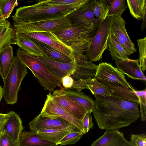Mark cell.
Listing matches in <instances>:
<instances>
[{
  "label": "cell",
  "mask_w": 146,
  "mask_h": 146,
  "mask_svg": "<svg viewBox=\"0 0 146 146\" xmlns=\"http://www.w3.org/2000/svg\"><path fill=\"white\" fill-rule=\"evenodd\" d=\"M94 96L92 112L101 129L118 130L135 121L139 116L138 102L112 96Z\"/></svg>",
  "instance_id": "1"
},
{
  "label": "cell",
  "mask_w": 146,
  "mask_h": 146,
  "mask_svg": "<svg viewBox=\"0 0 146 146\" xmlns=\"http://www.w3.org/2000/svg\"><path fill=\"white\" fill-rule=\"evenodd\" d=\"M79 8L73 5H48L38 3L17 8L13 16L24 21H36L66 16Z\"/></svg>",
  "instance_id": "2"
},
{
  "label": "cell",
  "mask_w": 146,
  "mask_h": 146,
  "mask_svg": "<svg viewBox=\"0 0 146 146\" xmlns=\"http://www.w3.org/2000/svg\"><path fill=\"white\" fill-rule=\"evenodd\" d=\"M16 54L21 62L31 71L44 90L51 92L56 87L60 89L63 88L61 79L50 72L37 56L20 48L17 50Z\"/></svg>",
  "instance_id": "3"
},
{
  "label": "cell",
  "mask_w": 146,
  "mask_h": 146,
  "mask_svg": "<svg viewBox=\"0 0 146 146\" xmlns=\"http://www.w3.org/2000/svg\"><path fill=\"white\" fill-rule=\"evenodd\" d=\"M95 27L94 25L86 26L71 25L53 33L62 42L70 47L73 53L83 54Z\"/></svg>",
  "instance_id": "4"
},
{
  "label": "cell",
  "mask_w": 146,
  "mask_h": 146,
  "mask_svg": "<svg viewBox=\"0 0 146 146\" xmlns=\"http://www.w3.org/2000/svg\"><path fill=\"white\" fill-rule=\"evenodd\" d=\"M11 17L15 32L21 34L37 32L54 33L72 25L67 16L33 22L24 21L13 15Z\"/></svg>",
  "instance_id": "5"
},
{
  "label": "cell",
  "mask_w": 146,
  "mask_h": 146,
  "mask_svg": "<svg viewBox=\"0 0 146 146\" xmlns=\"http://www.w3.org/2000/svg\"><path fill=\"white\" fill-rule=\"evenodd\" d=\"M28 74L26 66L17 55L15 56L10 70L3 80V97L7 104L17 103L21 82Z\"/></svg>",
  "instance_id": "6"
},
{
  "label": "cell",
  "mask_w": 146,
  "mask_h": 146,
  "mask_svg": "<svg viewBox=\"0 0 146 146\" xmlns=\"http://www.w3.org/2000/svg\"><path fill=\"white\" fill-rule=\"evenodd\" d=\"M73 59L76 63L75 72L70 76L73 80L70 89L82 91L88 89L87 84L95 78L97 66L89 61L85 55L81 53H73Z\"/></svg>",
  "instance_id": "7"
},
{
  "label": "cell",
  "mask_w": 146,
  "mask_h": 146,
  "mask_svg": "<svg viewBox=\"0 0 146 146\" xmlns=\"http://www.w3.org/2000/svg\"><path fill=\"white\" fill-rule=\"evenodd\" d=\"M111 17L100 22L97 31L91 37L86 50L85 56L92 62L99 61L105 50L108 49L107 41L110 32Z\"/></svg>",
  "instance_id": "8"
},
{
  "label": "cell",
  "mask_w": 146,
  "mask_h": 146,
  "mask_svg": "<svg viewBox=\"0 0 146 146\" xmlns=\"http://www.w3.org/2000/svg\"><path fill=\"white\" fill-rule=\"evenodd\" d=\"M40 113L42 117L64 119L80 130L85 132L82 121L76 118L61 107L53 100L50 93L47 96Z\"/></svg>",
  "instance_id": "9"
},
{
  "label": "cell",
  "mask_w": 146,
  "mask_h": 146,
  "mask_svg": "<svg viewBox=\"0 0 146 146\" xmlns=\"http://www.w3.org/2000/svg\"><path fill=\"white\" fill-rule=\"evenodd\" d=\"M29 124L30 131L33 133L48 129H62L71 132L80 131L64 119L60 118L51 119L42 117L40 113Z\"/></svg>",
  "instance_id": "10"
},
{
  "label": "cell",
  "mask_w": 146,
  "mask_h": 146,
  "mask_svg": "<svg viewBox=\"0 0 146 146\" xmlns=\"http://www.w3.org/2000/svg\"><path fill=\"white\" fill-rule=\"evenodd\" d=\"M95 78L98 81L118 84L127 88H133L127 82L124 74L110 64L106 62L100 63L97 66Z\"/></svg>",
  "instance_id": "11"
},
{
  "label": "cell",
  "mask_w": 146,
  "mask_h": 146,
  "mask_svg": "<svg viewBox=\"0 0 146 146\" xmlns=\"http://www.w3.org/2000/svg\"><path fill=\"white\" fill-rule=\"evenodd\" d=\"M126 22L121 16L111 17L110 31L115 35L127 55L137 52L136 49L126 31Z\"/></svg>",
  "instance_id": "12"
},
{
  "label": "cell",
  "mask_w": 146,
  "mask_h": 146,
  "mask_svg": "<svg viewBox=\"0 0 146 146\" xmlns=\"http://www.w3.org/2000/svg\"><path fill=\"white\" fill-rule=\"evenodd\" d=\"M95 0L90 1L80 7L71 13L67 16L71 24L77 26H86L94 25L98 26L100 22L95 18L93 9Z\"/></svg>",
  "instance_id": "13"
},
{
  "label": "cell",
  "mask_w": 146,
  "mask_h": 146,
  "mask_svg": "<svg viewBox=\"0 0 146 146\" xmlns=\"http://www.w3.org/2000/svg\"><path fill=\"white\" fill-rule=\"evenodd\" d=\"M20 34V33H19ZM23 35L33 41L44 44L70 58H74L72 49L60 41L53 33L37 32L26 33Z\"/></svg>",
  "instance_id": "14"
},
{
  "label": "cell",
  "mask_w": 146,
  "mask_h": 146,
  "mask_svg": "<svg viewBox=\"0 0 146 146\" xmlns=\"http://www.w3.org/2000/svg\"><path fill=\"white\" fill-rule=\"evenodd\" d=\"M52 96L59 105L78 120L82 121L88 112L84 108L61 93L59 90L54 91Z\"/></svg>",
  "instance_id": "15"
},
{
  "label": "cell",
  "mask_w": 146,
  "mask_h": 146,
  "mask_svg": "<svg viewBox=\"0 0 146 146\" xmlns=\"http://www.w3.org/2000/svg\"><path fill=\"white\" fill-rule=\"evenodd\" d=\"M37 57L50 72L61 79L66 76H71L75 70L76 63L74 59L70 62L66 63L55 61L47 56Z\"/></svg>",
  "instance_id": "16"
},
{
  "label": "cell",
  "mask_w": 146,
  "mask_h": 146,
  "mask_svg": "<svg viewBox=\"0 0 146 146\" xmlns=\"http://www.w3.org/2000/svg\"><path fill=\"white\" fill-rule=\"evenodd\" d=\"M7 114L5 121L2 127V130L14 141H19L24 129L21 119L19 115L12 111Z\"/></svg>",
  "instance_id": "17"
},
{
  "label": "cell",
  "mask_w": 146,
  "mask_h": 146,
  "mask_svg": "<svg viewBox=\"0 0 146 146\" xmlns=\"http://www.w3.org/2000/svg\"><path fill=\"white\" fill-rule=\"evenodd\" d=\"M90 146H134L118 130H106L104 134Z\"/></svg>",
  "instance_id": "18"
},
{
  "label": "cell",
  "mask_w": 146,
  "mask_h": 146,
  "mask_svg": "<svg viewBox=\"0 0 146 146\" xmlns=\"http://www.w3.org/2000/svg\"><path fill=\"white\" fill-rule=\"evenodd\" d=\"M115 63L116 68L129 78L146 81V77L141 70L138 59L120 60L115 61Z\"/></svg>",
  "instance_id": "19"
},
{
  "label": "cell",
  "mask_w": 146,
  "mask_h": 146,
  "mask_svg": "<svg viewBox=\"0 0 146 146\" xmlns=\"http://www.w3.org/2000/svg\"><path fill=\"white\" fill-rule=\"evenodd\" d=\"M59 90L61 93L84 108L87 112H92L93 111L94 101L82 91L65 89L63 87Z\"/></svg>",
  "instance_id": "20"
},
{
  "label": "cell",
  "mask_w": 146,
  "mask_h": 146,
  "mask_svg": "<svg viewBox=\"0 0 146 146\" xmlns=\"http://www.w3.org/2000/svg\"><path fill=\"white\" fill-rule=\"evenodd\" d=\"M15 40L19 48L29 53L36 56H47L36 43L26 36L16 32Z\"/></svg>",
  "instance_id": "21"
},
{
  "label": "cell",
  "mask_w": 146,
  "mask_h": 146,
  "mask_svg": "<svg viewBox=\"0 0 146 146\" xmlns=\"http://www.w3.org/2000/svg\"><path fill=\"white\" fill-rule=\"evenodd\" d=\"M100 82L114 91L111 94V96L139 102L138 97L134 92L135 89L134 88H127L119 84L102 81H100Z\"/></svg>",
  "instance_id": "22"
},
{
  "label": "cell",
  "mask_w": 146,
  "mask_h": 146,
  "mask_svg": "<svg viewBox=\"0 0 146 146\" xmlns=\"http://www.w3.org/2000/svg\"><path fill=\"white\" fill-rule=\"evenodd\" d=\"M107 45L112 58L115 61L120 60H127L129 59L114 35L110 31L108 40Z\"/></svg>",
  "instance_id": "23"
},
{
  "label": "cell",
  "mask_w": 146,
  "mask_h": 146,
  "mask_svg": "<svg viewBox=\"0 0 146 146\" xmlns=\"http://www.w3.org/2000/svg\"><path fill=\"white\" fill-rule=\"evenodd\" d=\"M20 146H55L52 142L41 139L35 133L30 131L22 132L19 138Z\"/></svg>",
  "instance_id": "24"
},
{
  "label": "cell",
  "mask_w": 146,
  "mask_h": 146,
  "mask_svg": "<svg viewBox=\"0 0 146 146\" xmlns=\"http://www.w3.org/2000/svg\"><path fill=\"white\" fill-rule=\"evenodd\" d=\"M14 56L13 48L11 45L4 48L0 52V75L4 79L13 64Z\"/></svg>",
  "instance_id": "25"
},
{
  "label": "cell",
  "mask_w": 146,
  "mask_h": 146,
  "mask_svg": "<svg viewBox=\"0 0 146 146\" xmlns=\"http://www.w3.org/2000/svg\"><path fill=\"white\" fill-rule=\"evenodd\" d=\"M71 132L62 129H48L39 130L34 133L41 139L56 145L65 136Z\"/></svg>",
  "instance_id": "26"
},
{
  "label": "cell",
  "mask_w": 146,
  "mask_h": 146,
  "mask_svg": "<svg viewBox=\"0 0 146 146\" xmlns=\"http://www.w3.org/2000/svg\"><path fill=\"white\" fill-rule=\"evenodd\" d=\"M127 1L131 15L138 20H142L146 13V0H127Z\"/></svg>",
  "instance_id": "27"
},
{
  "label": "cell",
  "mask_w": 146,
  "mask_h": 146,
  "mask_svg": "<svg viewBox=\"0 0 146 146\" xmlns=\"http://www.w3.org/2000/svg\"><path fill=\"white\" fill-rule=\"evenodd\" d=\"M35 42L40 46L49 58L58 62L66 63L70 62L72 60L68 56L48 45L43 43Z\"/></svg>",
  "instance_id": "28"
},
{
  "label": "cell",
  "mask_w": 146,
  "mask_h": 146,
  "mask_svg": "<svg viewBox=\"0 0 146 146\" xmlns=\"http://www.w3.org/2000/svg\"><path fill=\"white\" fill-rule=\"evenodd\" d=\"M16 32L11 25L5 28L0 34V52L5 48L12 44H16Z\"/></svg>",
  "instance_id": "29"
},
{
  "label": "cell",
  "mask_w": 146,
  "mask_h": 146,
  "mask_svg": "<svg viewBox=\"0 0 146 146\" xmlns=\"http://www.w3.org/2000/svg\"><path fill=\"white\" fill-rule=\"evenodd\" d=\"M87 86L88 89L94 95L111 96V94L114 92L100 83L95 78L90 81Z\"/></svg>",
  "instance_id": "30"
},
{
  "label": "cell",
  "mask_w": 146,
  "mask_h": 146,
  "mask_svg": "<svg viewBox=\"0 0 146 146\" xmlns=\"http://www.w3.org/2000/svg\"><path fill=\"white\" fill-rule=\"evenodd\" d=\"M90 0H47L39 1L38 3L48 5H73L80 7L88 3Z\"/></svg>",
  "instance_id": "31"
},
{
  "label": "cell",
  "mask_w": 146,
  "mask_h": 146,
  "mask_svg": "<svg viewBox=\"0 0 146 146\" xmlns=\"http://www.w3.org/2000/svg\"><path fill=\"white\" fill-rule=\"evenodd\" d=\"M110 9L105 0H95L93 12L94 16L101 21H104L107 17V14Z\"/></svg>",
  "instance_id": "32"
},
{
  "label": "cell",
  "mask_w": 146,
  "mask_h": 146,
  "mask_svg": "<svg viewBox=\"0 0 146 146\" xmlns=\"http://www.w3.org/2000/svg\"><path fill=\"white\" fill-rule=\"evenodd\" d=\"M111 1L107 17L121 16L127 7L125 0H113Z\"/></svg>",
  "instance_id": "33"
},
{
  "label": "cell",
  "mask_w": 146,
  "mask_h": 146,
  "mask_svg": "<svg viewBox=\"0 0 146 146\" xmlns=\"http://www.w3.org/2000/svg\"><path fill=\"white\" fill-rule=\"evenodd\" d=\"M85 133L80 131L71 132L65 136L56 144V145L74 144L81 138Z\"/></svg>",
  "instance_id": "34"
},
{
  "label": "cell",
  "mask_w": 146,
  "mask_h": 146,
  "mask_svg": "<svg viewBox=\"0 0 146 146\" xmlns=\"http://www.w3.org/2000/svg\"><path fill=\"white\" fill-rule=\"evenodd\" d=\"M139 51L138 59L141 70L144 71L146 69V37L137 40Z\"/></svg>",
  "instance_id": "35"
},
{
  "label": "cell",
  "mask_w": 146,
  "mask_h": 146,
  "mask_svg": "<svg viewBox=\"0 0 146 146\" xmlns=\"http://www.w3.org/2000/svg\"><path fill=\"white\" fill-rule=\"evenodd\" d=\"M134 92L139 100L140 106V111L141 118L143 121L146 120V88L140 91L135 90Z\"/></svg>",
  "instance_id": "36"
},
{
  "label": "cell",
  "mask_w": 146,
  "mask_h": 146,
  "mask_svg": "<svg viewBox=\"0 0 146 146\" xmlns=\"http://www.w3.org/2000/svg\"><path fill=\"white\" fill-rule=\"evenodd\" d=\"M18 4L17 0H4L2 5L1 12L5 20L9 17L15 7Z\"/></svg>",
  "instance_id": "37"
},
{
  "label": "cell",
  "mask_w": 146,
  "mask_h": 146,
  "mask_svg": "<svg viewBox=\"0 0 146 146\" xmlns=\"http://www.w3.org/2000/svg\"><path fill=\"white\" fill-rule=\"evenodd\" d=\"M130 139V142L134 146H146V135L145 133L131 134Z\"/></svg>",
  "instance_id": "38"
},
{
  "label": "cell",
  "mask_w": 146,
  "mask_h": 146,
  "mask_svg": "<svg viewBox=\"0 0 146 146\" xmlns=\"http://www.w3.org/2000/svg\"><path fill=\"white\" fill-rule=\"evenodd\" d=\"M0 146H20L19 140L15 141L7 136L2 130L0 137Z\"/></svg>",
  "instance_id": "39"
},
{
  "label": "cell",
  "mask_w": 146,
  "mask_h": 146,
  "mask_svg": "<svg viewBox=\"0 0 146 146\" xmlns=\"http://www.w3.org/2000/svg\"><path fill=\"white\" fill-rule=\"evenodd\" d=\"M91 113L90 112H88L82 120L85 133L88 131L94 125L92 121Z\"/></svg>",
  "instance_id": "40"
},
{
  "label": "cell",
  "mask_w": 146,
  "mask_h": 146,
  "mask_svg": "<svg viewBox=\"0 0 146 146\" xmlns=\"http://www.w3.org/2000/svg\"><path fill=\"white\" fill-rule=\"evenodd\" d=\"M62 84L64 88L70 89L73 84V80L72 78L69 76H66L61 79Z\"/></svg>",
  "instance_id": "41"
},
{
  "label": "cell",
  "mask_w": 146,
  "mask_h": 146,
  "mask_svg": "<svg viewBox=\"0 0 146 146\" xmlns=\"http://www.w3.org/2000/svg\"><path fill=\"white\" fill-rule=\"evenodd\" d=\"M7 114L0 113V128L3 125L6 119Z\"/></svg>",
  "instance_id": "42"
},
{
  "label": "cell",
  "mask_w": 146,
  "mask_h": 146,
  "mask_svg": "<svg viewBox=\"0 0 146 146\" xmlns=\"http://www.w3.org/2000/svg\"><path fill=\"white\" fill-rule=\"evenodd\" d=\"M4 0H0V23H4L7 21L6 20H5L3 18L1 12V7Z\"/></svg>",
  "instance_id": "43"
},
{
  "label": "cell",
  "mask_w": 146,
  "mask_h": 146,
  "mask_svg": "<svg viewBox=\"0 0 146 146\" xmlns=\"http://www.w3.org/2000/svg\"><path fill=\"white\" fill-rule=\"evenodd\" d=\"M11 25L10 23L7 21L6 22L0 23V31H2L5 28Z\"/></svg>",
  "instance_id": "44"
},
{
  "label": "cell",
  "mask_w": 146,
  "mask_h": 146,
  "mask_svg": "<svg viewBox=\"0 0 146 146\" xmlns=\"http://www.w3.org/2000/svg\"><path fill=\"white\" fill-rule=\"evenodd\" d=\"M146 13H145L143 16L142 19V23L141 27V31H143L144 29L146 27Z\"/></svg>",
  "instance_id": "45"
},
{
  "label": "cell",
  "mask_w": 146,
  "mask_h": 146,
  "mask_svg": "<svg viewBox=\"0 0 146 146\" xmlns=\"http://www.w3.org/2000/svg\"><path fill=\"white\" fill-rule=\"evenodd\" d=\"M3 97V88L0 85V102L1 100Z\"/></svg>",
  "instance_id": "46"
},
{
  "label": "cell",
  "mask_w": 146,
  "mask_h": 146,
  "mask_svg": "<svg viewBox=\"0 0 146 146\" xmlns=\"http://www.w3.org/2000/svg\"><path fill=\"white\" fill-rule=\"evenodd\" d=\"M2 131V127L0 128V137L1 135V132Z\"/></svg>",
  "instance_id": "47"
},
{
  "label": "cell",
  "mask_w": 146,
  "mask_h": 146,
  "mask_svg": "<svg viewBox=\"0 0 146 146\" xmlns=\"http://www.w3.org/2000/svg\"><path fill=\"white\" fill-rule=\"evenodd\" d=\"M55 146H63L62 145H56Z\"/></svg>",
  "instance_id": "48"
},
{
  "label": "cell",
  "mask_w": 146,
  "mask_h": 146,
  "mask_svg": "<svg viewBox=\"0 0 146 146\" xmlns=\"http://www.w3.org/2000/svg\"><path fill=\"white\" fill-rule=\"evenodd\" d=\"M3 30H2V31H0V33H1L2 32V31H3Z\"/></svg>",
  "instance_id": "49"
}]
</instances>
